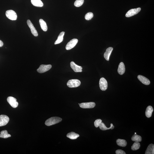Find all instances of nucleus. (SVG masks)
<instances>
[{"label": "nucleus", "instance_id": "32", "mask_svg": "<svg viewBox=\"0 0 154 154\" xmlns=\"http://www.w3.org/2000/svg\"><path fill=\"white\" fill-rule=\"evenodd\" d=\"M114 127H115L113 125H112V128H111V129L112 130L114 128Z\"/></svg>", "mask_w": 154, "mask_h": 154}, {"label": "nucleus", "instance_id": "25", "mask_svg": "<svg viewBox=\"0 0 154 154\" xmlns=\"http://www.w3.org/2000/svg\"><path fill=\"white\" fill-rule=\"evenodd\" d=\"M140 145L139 142H135L132 146L131 149L132 150H136L140 148Z\"/></svg>", "mask_w": 154, "mask_h": 154}, {"label": "nucleus", "instance_id": "22", "mask_svg": "<svg viewBox=\"0 0 154 154\" xmlns=\"http://www.w3.org/2000/svg\"><path fill=\"white\" fill-rule=\"evenodd\" d=\"M116 142L118 146L125 147L127 145L126 141L123 139H118L117 140Z\"/></svg>", "mask_w": 154, "mask_h": 154}, {"label": "nucleus", "instance_id": "15", "mask_svg": "<svg viewBox=\"0 0 154 154\" xmlns=\"http://www.w3.org/2000/svg\"><path fill=\"white\" fill-rule=\"evenodd\" d=\"M125 68L123 62H121L119 65L118 70V73L120 75H123L125 72Z\"/></svg>", "mask_w": 154, "mask_h": 154}, {"label": "nucleus", "instance_id": "23", "mask_svg": "<svg viewBox=\"0 0 154 154\" xmlns=\"http://www.w3.org/2000/svg\"><path fill=\"white\" fill-rule=\"evenodd\" d=\"M11 135L8 133L6 130H4L1 131L0 134V138H7L11 137Z\"/></svg>", "mask_w": 154, "mask_h": 154}, {"label": "nucleus", "instance_id": "29", "mask_svg": "<svg viewBox=\"0 0 154 154\" xmlns=\"http://www.w3.org/2000/svg\"><path fill=\"white\" fill-rule=\"evenodd\" d=\"M102 122V120H101L100 119H98L96 120L94 122V125L95 126L96 128H97V127L99 126L100 124Z\"/></svg>", "mask_w": 154, "mask_h": 154}, {"label": "nucleus", "instance_id": "16", "mask_svg": "<svg viewBox=\"0 0 154 154\" xmlns=\"http://www.w3.org/2000/svg\"><path fill=\"white\" fill-rule=\"evenodd\" d=\"M153 111V107L151 106H148L146 109L145 114L147 118H149L152 116V112Z\"/></svg>", "mask_w": 154, "mask_h": 154}, {"label": "nucleus", "instance_id": "17", "mask_svg": "<svg viewBox=\"0 0 154 154\" xmlns=\"http://www.w3.org/2000/svg\"><path fill=\"white\" fill-rule=\"evenodd\" d=\"M31 2L35 6L41 7L44 6L43 3L41 0H31Z\"/></svg>", "mask_w": 154, "mask_h": 154}, {"label": "nucleus", "instance_id": "7", "mask_svg": "<svg viewBox=\"0 0 154 154\" xmlns=\"http://www.w3.org/2000/svg\"><path fill=\"white\" fill-rule=\"evenodd\" d=\"M100 88L102 91H105L108 88V83L107 81L103 77L100 78L99 81Z\"/></svg>", "mask_w": 154, "mask_h": 154}, {"label": "nucleus", "instance_id": "5", "mask_svg": "<svg viewBox=\"0 0 154 154\" xmlns=\"http://www.w3.org/2000/svg\"><path fill=\"white\" fill-rule=\"evenodd\" d=\"M78 40L77 38H73L66 45V50H69L74 48L78 42Z\"/></svg>", "mask_w": 154, "mask_h": 154}, {"label": "nucleus", "instance_id": "13", "mask_svg": "<svg viewBox=\"0 0 154 154\" xmlns=\"http://www.w3.org/2000/svg\"><path fill=\"white\" fill-rule=\"evenodd\" d=\"M138 78L139 81L144 85H148L150 84V81L149 80L143 76L141 75H139L138 76Z\"/></svg>", "mask_w": 154, "mask_h": 154}, {"label": "nucleus", "instance_id": "12", "mask_svg": "<svg viewBox=\"0 0 154 154\" xmlns=\"http://www.w3.org/2000/svg\"><path fill=\"white\" fill-rule=\"evenodd\" d=\"M70 66L71 68L75 72H82V67L75 64L74 62L72 61L71 62Z\"/></svg>", "mask_w": 154, "mask_h": 154}, {"label": "nucleus", "instance_id": "21", "mask_svg": "<svg viewBox=\"0 0 154 154\" xmlns=\"http://www.w3.org/2000/svg\"><path fill=\"white\" fill-rule=\"evenodd\" d=\"M65 33V32H62L60 33L55 43V45L60 43L63 41V37Z\"/></svg>", "mask_w": 154, "mask_h": 154}, {"label": "nucleus", "instance_id": "27", "mask_svg": "<svg viewBox=\"0 0 154 154\" xmlns=\"http://www.w3.org/2000/svg\"><path fill=\"white\" fill-rule=\"evenodd\" d=\"M84 0H76L74 3V5L76 7H79L82 6L84 2Z\"/></svg>", "mask_w": 154, "mask_h": 154}, {"label": "nucleus", "instance_id": "2", "mask_svg": "<svg viewBox=\"0 0 154 154\" xmlns=\"http://www.w3.org/2000/svg\"><path fill=\"white\" fill-rule=\"evenodd\" d=\"M81 82L78 79L69 80L67 82V85L69 88H75L80 85Z\"/></svg>", "mask_w": 154, "mask_h": 154}, {"label": "nucleus", "instance_id": "26", "mask_svg": "<svg viewBox=\"0 0 154 154\" xmlns=\"http://www.w3.org/2000/svg\"><path fill=\"white\" fill-rule=\"evenodd\" d=\"M113 124L112 123L110 124V127L109 128H108L106 127L104 124L103 122H101L99 126L100 129L102 131H106V130L111 129V128Z\"/></svg>", "mask_w": 154, "mask_h": 154}, {"label": "nucleus", "instance_id": "1", "mask_svg": "<svg viewBox=\"0 0 154 154\" xmlns=\"http://www.w3.org/2000/svg\"><path fill=\"white\" fill-rule=\"evenodd\" d=\"M62 121V118L59 117H52L47 119L45 121V124L46 126H50L58 123L61 122Z\"/></svg>", "mask_w": 154, "mask_h": 154}, {"label": "nucleus", "instance_id": "24", "mask_svg": "<svg viewBox=\"0 0 154 154\" xmlns=\"http://www.w3.org/2000/svg\"><path fill=\"white\" fill-rule=\"evenodd\" d=\"M132 140L134 142H141L142 138L140 136L137 135V134H135L132 137Z\"/></svg>", "mask_w": 154, "mask_h": 154}, {"label": "nucleus", "instance_id": "4", "mask_svg": "<svg viewBox=\"0 0 154 154\" xmlns=\"http://www.w3.org/2000/svg\"><path fill=\"white\" fill-rule=\"evenodd\" d=\"M51 67L52 66L51 65H42L40 66L39 68L37 70V71L38 73H43L49 70Z\"/></svg>", "mask_w": 154, "mask_h": 154}, {"label": "nucleus", "instance_id": "6", "mask_svg": "<svg viewBox=\"0 0 154 154\" xmlns=\"http://www.w3.org/2000/svg\"><path fill=\"white\" fill-rule=\"evenodd\" d=\"M9 118L7 116L1 115L0 116V126L6 125L9 121Z\"/></svg>", "mask_w": 154, "mask_h": 154}, {"label": "nucleus", "instance_id": "31", "mask_svg": "<svg viewBox=\"0 0 154 154\" xmlns=\"http://www.w3.org/2000/svg\"><path fill=\"white\" fill-rule=\"evenodd\" d=\"M3 44L2 41L0 40V47H2L3 45Z\"/></svg>", "mask_w": 154, "mask_h": 154}, {"label": "nucleus", "instance_id": "30", "mask_svg": "<svg viewBox=\"0 0 154 154\" xmlns=\"http://www.w3.org/2000/svg\"><path fill=\"white\" fill-rule=\"evenodd\" d=\"M116 154H126L125 152L121 149H118L116 151Z\"/></svg>", "mask_w": 154, "mask_h": 154}, {"label": "nucleus", "instance_id": "19", "mask_svg": "<svg viewBox=\"0 0 154 154\" xmlns=\"http://www.w3.org/2000/svg\"><path fill=\"white\" fill-rule=\"evenodd\" d=\"M66 137L72 140H75L79 137V135L78 134L73 132H72L68 133L66 135Z\"/></svg>", "mask_w": 154, "mask_h": 154}, {"label": "nucleus", "instance_id": "8", "mask_svg": "<svg viewBox=\"0 0 154 154\" xmlns=\"http://www.w3.org/2000/svg\"><path fill=\"white\" fill-rule=\"evenodd\" d=\"M7 100L10 105L13 108H16L18 106V103L17 101V99L14 97H8L7 99Z\"/></svg>", "mask_w": 154, "mask_h": 154}, {"label": "nucleus", "instance_id": "11", "mask_svg": "<svg viewBox=\"0 0 154 154\" xmlns=\"http://www.w3.org/2000/svg\"><path fill=\"white\" fill-rule=\"evenodd\" d=\"M27 23L28 26L31 29V32L32 34L35 37L38 36V34L37 31L35 29V28L34 26L31 21L29 20H27Z\"/></svg>", "mask_w": 154, "mask_h": 154}, {"label": "nucleus", "instance_id": "14", "mask_svg": "<svg viewBox=\"0 0 154 154\" xmlns=\"http://www.w3.org/2000/svg\"><path fill=\"white\" fill-rule=\"evenodd\" d=\"M113 50V48L112 47H109L106 50L105 52L104 53V58L107 61L109 60L110 57Z\"/></svg>", "mask_w": 154, "mask_h": 154}, {"label": "nucleus", "instance_id": "9", "mask_svg": "<svg viewBox=\"0 0 154 154\" xmlns=\"http://www.w3.org/2000/svg\"><path fill=\"white\" fill-rule=\"evenodd\" d=\"M141 9L138 8L136 9H132L127 12L126 14V17H130L137 14L140 12Z\"/></svg>", "mask_w": 154, "mask_h": 154}, {"label": "nucleus", "instance_id": "28", "mask_svg": "<svg viewBox=\"0 0 154 154\" xmlns=\"http://www.w3.org/2000/svg\"><path fill=\"white\" fill-rule=\"evenodd\" d=\"M93 14L92 13L88 12L86 14L85 16V18L86 20H91L93 18Z\"/></svg>", "mask_w": 154, "mask_h": 154}, {"label": "nucleus", "instance_id": "10", "mask_svg": "<svg viewBox=\"0 0 154 154\" xmlns=\"http://www.w3.org/2000/svg\"><path fill=\"white\" fill-rule=\"evenodd\" d=\"M95 105L94 102H91L81 103L80 104L79 106L80 107L83 109H91L94 108Z\"/></svg>", "mask_w": 154, "mask_h": 154}, {"label": "nucleus", "instance_id": "20", "mask_svg": "<svg viewBox=\"0 0 154 154\" xmlns=\"http://www.w3.org/2000/svg\"><path fill=\"white\" fill-rule=\"evenodd\" d=\"M39 23L41 29L44 31L46 32L48 28L45 22L43 19H40L39 20Z\"/></svg>", "mask_w": 154, "mask_h": 154}, {"label": "nucleus", "instance_id": "18", "mask_svg": "<svg viewBox=\"0 0 154 154\" xmlns=\"http://www.w3.org/2000/svg\"><path fill=\"white\" fill-rule=\"evenodd\" d=\"M145 154H154V145L153 144H149Z\"/></svg>", "mask_w": 154, "mask_h": 154}, {"label": "nucleus", "instance_id": "33", "mask_svg": "<svg viewBox=\"0 0 154 154\" xmlns=\"http://www.w3.org/2000/svg\"><path fill=\"white\" fill-rule=\"evenodd\" d=\"M135 134H136V133H135Z\"/></svg>", "mask_w": 154, "mask_h": 154}, {"label": "nucleus", "instance_id": "3", "mask_svg": "<svg viewBox=\"0 0 154 154\" xmlns=\"http://www.w3.org/2000/svg\"><path fill=\"white\" fill-rule=\"evenodd\" d=\"M6 16L9 19L12 20H16L17 18V15L15 11L12 10H7L6 12Z\"/></svg>", "mask_w": 154, "mask_h": 154}]
</instances>
